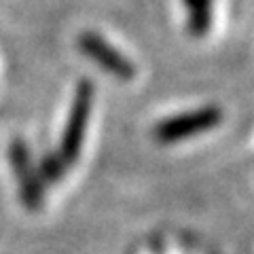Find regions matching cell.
Instances as JSON below:
<instances>
[{
    "mask_svg": "<svg viewBox=\"0 0 254 254\" xmlns=\"http://www.w3.org/2000/svg\"><path fill=\"white\" fill-rule=\"evenodd\" d=\"M91 108H93V83L89 78H81L76 85L74 100L68 113V121H66V127H64V133L60 140V148L55 150L66 168H70L78 159V155H81L87 125H89V117H91Z\"/></svg>",
    "mask_w": 254,
    "mask_h": 254,
    "instance_id": "cell-1",
    "label": "cell"
},
{
    "mask_svg": "<svg viewBox=\"0 0 254 254\" xmlns=\"http://www.w3.org/2000/svg\"><path fill=\"white\" fill-rule=\"evenodd\" d=\"M222 121V110L218 106H203L195 108L189 113H180L176 117L163 119L161 123L155 125V138L161 144H174L203 133L208 129H214Z\"/></svg>",
    "mask_w": 254,
    "mask_h": 254,
    "instance_id": "cell-2",
    "label": "cell"
},
{
    "mask_svg": "<svg viewBox=\"0 0 254 254\" xmlns=\"http://www.w3.org/2000/svg\"><path fill=\"white\" fill-rule=\"evenodd\" d=\"M9 161L19 185V197L28 210H41L45 201V185L34 161H32L30 148L21 138H13L9 144Z\"/></svg>",
    "mask_w": 254,
    "mask_h": 254,
    "instance_id": "cell-3",
    "label": "cell"
},
{
    "mask_svg": "<svg viewBox=\"0 0 254 254\" xmlns=\"http://www.w3.org/2000/svg\"><path fill=\"white\" fill-rule=\"evenodd\" d=\"M76 43L81 53L98 64L102 70H106L108 74L121 78V81H129L136 76V66L108 41H104L98 32H83Z\"/></svg>",
    "mask_w": 254,
    "mask_h": 254,
    "instance_id": "cell-4",
    "label": "cell"
},
{
    "mask_svg": "<svg viewBox=\"0 0 254 254\" xmlns=\"http://www.w3.org/2000/svg\"><path fill=\"white\" fill-rule=\"evenodd\" d=\"M187 9V28L195 38H201L212 28V0H182Z\"/></svg>",
    "mask_w": 254,
    "mask_h": 254,
    "instance_id": "cell-5",
    "label": "cell"
},
{
    "mask_svg": "<svg viewBox=\"0 0 254 254\" xmlns=\"http://www.w3.org/2000/svg\"><path fill=\"white\" fill-rule=\"evenodd\" d=\"M38 176H41L43 185H53V182H58L64 174L68 172V168L64 165V161L58 157V153H49L41 159V163H38Z\"/></svg>",
    "mask_w": 254,
    "mask_h": 254,
    "instance_id": "cell-6",
    "label": "cell"
}]
</instances>
